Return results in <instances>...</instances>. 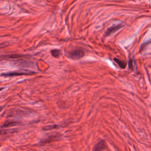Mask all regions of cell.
<instances>
[{
    "instance_id": "obj_7",
    "label": "cell",
    "mask_w": 151,
    "mask_h": 151,
    "mask_svg": "<svg viewBox=\"0 0 151 151\" xmlns=\"http://www.w3.org/2000/svg\"><path fill=\"white\" fill-rule=\"evenodd\" d=\"M114 61L119 65V66L122 68H125L126 67V63L123 60H120L117 58H114Z\"/></svg>"
},
{
    "instance_id": "obj_10",
    "label": "cell",
    "mask_w": 151,
    "mask_h": 151,
    "mask_svg": "<svg viewBox=\"0 0 151 151\" xmlns=\"http://www.w3.org/2000/svg\"><path fill=\"white\" fill-rule=\"evenodd\" d=\"M8 44L7 43H5V42H1L0 43V49L1 48H5L6 47V46H8Z\"/></svg>"
},
{
    "instance_id": "obj_3",
    "label": "cell",
    "mask_w": 151,
    "mask_h": 151,
    "mask_svg": "<svg viewBox=\"0 0 151 151\" xmlns=\"http://www.w3.org/2000/svg\"><path fill=\"white\" fill-rule=\"evenodd\" d=\"M123 27V25L122 24L113 25V26H111V27H109V28H108L107 29V30L106 31V32H105V33H104V37L109 36V35H110L111 34L117 31V30H119V29H120V28H122Z\"/></svg>"
},
{
    "instance_id": "obj_5",
    "label": "cell",
    "mask_w": 151,
    "mask_h": 151,
    "mask_svg": "<svg viewBox=\"0 0 151 151\" xmlns=\"http://www.w3.org/2000/svg\"><path fill=\"white\" fill-rule=\"evenodd\" d=\"M23 57L22 55H19V54H6V55H0V61L2 60H5V59H17L19 58Z\"/></svg>"
},
{
    "instance_id": "obj_9",
    "label": "cell",
    "mask_w": 151,
    "mask_h": 151,
    "mask_svg": "<svg viewBox=\"0 0 151 151\" xmlns=\"http://www.w3.org/2000/svg\"><path fill=\"white\" fill-rule=\"evenodd\" d=\"M9 131H14V130H0V135L6 134Z\"/></svg>"
},
{
    "instance_id": "obj_12",
    "label": "cell",
    "mask_w": 151,
    "mask_h": 151,
    "mask_svg": "<svg viewBox=\"0 0 151 151\" xmlns=\"http://www.w3.org/2000/svg\"><path fill=\"white\" fill-rule=\"evenodd\" d=\"M3 108H4L3 106H0V112L3 110Z\"/></svg>"
},
{
    "instance_id": "obj_8",
    "label": "cell",
    "mask_w": 151,
    "mask_h": 151,
    "mask_svg": "<svg viewBox=\"0 0 151 151\" xmlns=\"http://www.w3.org/2000/svg\"><path fill=\"white\" fill-rule=\"evenodd\" d=\"M51 54L54 57H58L60 54H61V51L60 50L58 49H54L51 50Z\"/></svg>"
},
{
    "instance_id": "obj_6",
    "label": "cell",
    "mask_w": 151,
    "mask_h": 151,
    "mask_svg": "<svg viewBox=\"0 0 151 151\" xmlns=\"http://www.w3.org/2000/svg\"><path fill=\"white\" fill-rule=\"evenodd\" d=\"M106 145L105 142L104 140H101L100 142H98L95 146L93 149L94 150H101L106 149Z\"/></svg>"
},
{
    "instance_id": "obj_11",
    "label": "cell",
    "mask_w": 151,
    "mask_h": 151,
    "mask_svg": "<svg viewBox=\"0 0 151 151\" xmlns=\"http://www.w3.org/2000/svg\"><path fill=\"white\" fill-rule=\"evenodd\" d=\"M129 63H132V61L130 60V61H129ZM132 65L133 66V64H129V67H130V68H132Z\"/></svg>"
},
{
    "instance_id": "obj_13",
    "label": "cell",
    "mask_w": 151,
    "mask_h": 151,
    "mask_svg": "<svg viewBox=\"0 0 151 151\" xmlns=\"http://www.w3.org/2000/svg\"><path fill=\"white\" fill-rule=\"evenodd\" d=\"M4 89V87H0V91Z\"/></svg>"
},
{
    "instance_id": "obj_1",
    "label": "cell",
    "mask_w": 151,
    "mask_h": 151,
    "mask_svg": "<svg viewBox=\"0 0 151 151\" xmlns=\"http://www.w3.org/2000/svg\"><path fill=\"white\" fill-rule=\"evenodd\" d=\"M34 74L32 71H14L8 73H4L1 74V76L3 77H12V76H22V75H30Z\"/></svg>"
},
{
    "instance_id": "obj_4",
    "label": "cell",
    "mask_w": 151,
    "mask_h": 151,
    "mask_svg": "<svg viewBox=\"0 0 151 151\" xmlns=\"http://www.w3.org/2000/svg\"><path fill=\"white\" fill-rule=\"evenodd\" d=\"M19 124H20V122L18 121L13 120H8L4 122V123L1 126V128L12 127V126L19 125Z\"/></svg>"
},
{
    "instance_id": "obj_2",
    "label": "cell",
    "mask_w": 151,
    "mask_h": 151,
    "mask_svg": "<svg viewBox=\"0 0 151 151\" xmlns=\"http://www.w3.org/2000/svg\"><path fill=\"white\" fill-rule=\"evenodd\" d=\"M85 52L81 49H76L69 52V56L73 60H78L84 55Z\"/></svg>"
}]
</instances>
